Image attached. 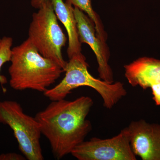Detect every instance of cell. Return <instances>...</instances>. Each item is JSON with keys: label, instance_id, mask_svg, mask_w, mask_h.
I'll return each instance as SVG.
<instances>
[{"label": "cell", "instance_id": "52a82bcc", "mask_svg": "<svg viewBox=\"0 0 160 160\" xmlns=\"http://www.w3.org/2000/svg\"><path fill=\"white\" fill-rule=\"evenodd\" d=\"M74 12L80 42L88 44L95 54L100 78L108 83L114 82L113 72L109 64L110 53L107 44L98 36L94 23L87 14L74 7Z\"/></svg>", "mask_w": 160, "mask_h": 160}, {"label": "cell", "instance_id": "9c48e42d", "mask_svg": "<svg viewBox=\"0 0 160 160\" xmlns=\"http://www.w3.org/2000/svg\"><path fill=\"white\" fill-rule=\"evenodd\" d=\"M125 75L132 87L151 88L153 99L160 106V60L142 57L124 66Z\"/></svg>", "mask_w": 160, "mask_h": 160}, {"label": "cell", "instance_id": "2e32d148", "mask_svg": "<svg viewBox=\"0 0 160 160\" xmlns=\"http://www.w3.org/2000/svg\"><path fill=\"white\" fill-rule=\"evenodd\" d=\"M0 92H1V90H0Z\"/></svg>", "mask_w": 160, "mask_h": 160}, {"label": "cell", "instance_id": "277c9868", "mask_svg": "<svg viewBox=\"0 0 160 160\" xmlns=\"http://www.w3.org/2000/svg\"><path fill=\"white\" fill-rule=\"evenodd\" d=\"M50 0H46L32 15L28 38L40 54L52 60L64 70L67 62L63 58L62 49L67 38L58 23Z\"/></svg>", "mask_w": 160, "mask_h": 160}, {"label": "cell", "instance_id": "6da1fadb", "mask_svg": "<svg viewBox=\"0 0 160 160\" xmlns=\"http://www.w3.org/2000/svg\"><path fill=\"white\" fill-rule=\"evenodd\" d=\"M93 105V100L88 96L73 101L63 99L52 101L36 115L42 133L57 159L71 153L91 131V123L86 118Z\"/></svg>", "mask_w": 160, "mask_h": 160}, {"label": "cell", "instance_id": "5bb4252c", "mask_svg": "<svg viewBox=\"0 0 160 160\" xmlns=\"http://www.w3.org/2000/svg\"><path fill=\"white\" fill-rule=\"evenodd\" d=\"M46 0H31V5L33 8L38 9L42 7Z\"/></svg>", "mask_w": 160, "mask_h": 160}, {"label": "cell", "instance_id": "8992f818", "mask_svg": "<svg viewBox=\"0 0 160 160\" xmlns=\"http://www.w3.org/2000/svg\"><path fill=\"white\" fill-rule=\"evenodd\" d=\"M79 160H136L124 128L110 138H92L84 141L71 152Z\"/></svg>", "mask_w": 160, "mask_h": 160}, {"label": "cell", "instance_id": "9a60e30c", "mask_svg": "<svg viewBox=\"0 0 160 160\" xmlns=\"http://www.w3.org/2000/svg\"><path fill=\"white\" fill-rule=\"evenodd\" d=\"M1 42H2V39H0V46H1Z\"/></svg>", "mask_w": 160, "mask_h": 160}, {"label": "cell", "instance_id": "7c38bea8", "mask_svg": "<svg viewBox=\"0 0 160 160\" xmlns=\"http://www.w3.org/2000/svg\"><path fill=\"white\" fill-rule=\"evenodd\" d=\"M12 41L11 38L4 37L2 39L0 46V84L2 87L4 92H6V89L3 87V86L7 83V79L6 77L1 74V70L4 64L11 60Z\"/></svg>", "mask_w": 160, "mask_h": 160}, {"label": "cell", "instance_id": "8fae6325", "mask_svg": "<svg viewBox=\"0 0 160 160\" xmlns=\"http://www.w3.org/2000/svg\"><path fill=\"white\" fill-rule=\"evenodd\" d=\"M73 7L84 12L93 22L98 36L103 42H106L107 34L99 15L93 10L91 0H66Z\"/></svg>", "mask_w": 160, "mask_h": 160}, {"label": "cell", "instance_id": "4fadbf2b", "mask_svg": "<svg viewBox=\"0 0 160 160\" xmlns=\"http://www.w3.org/2000/svg\"><path fill=\"white\" fill-rule=\"evenodd\" d=\"M26 158L24 155L14 152L4 153L0 155V160H25Z\"/></svg>", "mask_w": 160, "mask_h": 160}, {"label": "cell", "instance_id": "5b68a950", "mask_svg": "<svg viewBox=\"0 0 160 160\" xmlns=\"http://www.w3.org/2000/svg\"><path fill=\"white\" fill-rule=\"evenodd\" d=\"M0 123L9 126L26 159L43 160L39 124L35 118L26 114L19 103L14 101L0 102Z\"/></svg>", "mask_w": 160, "mask_h": 160}, {"label": "cell", "instance_id": "7a4b0ae2", "mask_svg": "<svg viewBox=\"0 0 160 160\" xmlns=\"http://www.w3.org/2000/svg\"><path fill=\"white\" fill-rule=\"evenodd\" d=\"M9 84L16 90L45 92L64 72L52 60L40 54L29 39L12 49Z\"/></svg>", "mask_w": 160, "mask_h": 160}, {"label": "cell", "instance_id": "3957f363", "mask_svg": "<svg viewBox=\"0 0 160 160\" xmlns=\"http://www.w3.org/2000/svg\"><path fill=\"white\" fill-rule=\"evenodd\" d=\"M89 66L82 52L74 55L67 62L63 79L55 87L46 90L44 95L51 101L63 99L73 89L88 86L100 95L105 108L111 109L127 94L124 85L121 82L109 83L96 78L88 71Z\"/></svg>", "mask_w": 160, "mask_h": 160}, {"label": "cell", "instance_id": "ba28073f", "mask_svg": "<svg viewBox=\"0 0 160 160\" xmlns=\"http://www.w3.org/2000/svg\"><path fill=\"white\" fill-rule=\"evenodd\" d=\"M125 129L136 156L143 160H160V125L142 119L132 122Z\"/></svg>", "mask_w": 160, "mask_h": 160}, {"label": "cell", "instance_id": "30bf717a", "mask_svg": "<svg viewBox=\"0 0 160 160\" xmlns=\"http://www.w3.org/2000/svg\"><path fill=\"white\" fill-rule=\"evenodd\" d=\"M56 15L66 28L68 37L67 53L69 58L82 52L74 7L63 0H50Z\"/></svg>", "mask_w": 160, "mask_h": 160}]
</instances>
